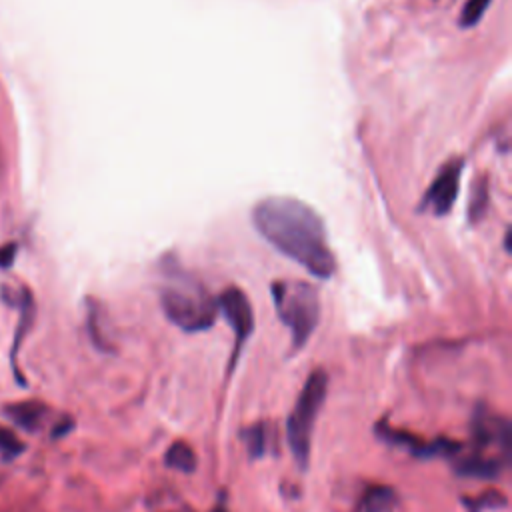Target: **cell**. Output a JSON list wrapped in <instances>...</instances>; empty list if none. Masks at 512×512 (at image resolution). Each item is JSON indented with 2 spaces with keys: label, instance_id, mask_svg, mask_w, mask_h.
<instances>
[{
  "label": "cell",
  "instance_id": "cell-2",
  "mask_svg": "<svg viewBox=\"0 0 512 512\" xmlns=\"http://www.w3.org/2000/svg\"><path fill=\"white\" fill-rule=\"evenodd\" d=\"M160 306L166 318L184 332H204L218 316L216 298L198 280L180 272L160 290Z\"/></svg>",
  "mask_w": 512,
  "mask_h": 512
},
{
  "label": "cell",
  "instance_id": "cell-4",
  "mask_svg": "<svg viewBox=\"0 0 512 512\" xmlns=\"http://www.w3.org/2000/svg\"><path fill=\"white\" fill-rule=\"evenodd\" d=\"M328 392V374L316 368L300 388L294 408L286 418V440L300 470L308 468L312 434Z\"/></svg>",
  "mask_w": 512,
  "mask_h": 512
},
{
  "label": "cell",
  "instance_id": "cell-11",
  "mask_svg": "<svg viewBox=\"0 0 512 512\" xmlns=\"http://www.w3.org/2000/svg\"><path fill=\"white\" fill-rule=\"evenodd\" d=\"M400 498L392 486L370 484L360 494L354 512H396Z\"/></svg>",
  "mask_w": 512,
  "mask_h": 512
},
{
  "label": "cell",
  "instance_id": "cell-3",
  "mask_svg": "<svg viewBox=\"0 0 512 512\" xmlns=\"http://www.w3.org/2000/svg\"><path fill=\"white\" fill-rule=\"evenodd\" d=\"M278 318L290 330L292 350L306 346L320 320V298L312 284L302 280H276L270 286Z\"/></svg>",
  "mask_w": 512,
  "mask_h": 512
},
{
  "label": "cell",
  "instance_id": "cell-14",
  "mask_svg": "<svg viewBox=\"0 0 512 512\" xmlns=\"http://www.w3.org/2000/svg\"><path fill=\"white\" fill-rule=\"evenodd\" d=\"M164 464L166 468H172V470H178V472H184V474H190L196 470V454L194 450L190 448V444L182 442V440H176L170 444V448L166 450L164 454Z\"/></svg>",
  "mask_w": 512,
  "mask_h": 512
},
{
  "label": "cell",
  "instance_id": "cell-16",
  "mask_svg": "<svg viewBox=\"0 0 512 512\" xmlns=\"http://www.w3.org/2000/svg\"><path fill=\"white\" fill-rule=\"evenodd\" d=\"M26 450L24 442L6 426L0 424V458L2 460H14Z\"/></svg>",
  "mask_w": 512,
  "mask_h": 512
},
{
  "label": "cell",
  "instance_id": "cell-5",
  "mask_svg": "<svg viewBox=\"0 0 512 512\" xmlns=\"http://www.w3.org/2000/svg\"><path fill=\"white\" fill-rule=\"evenodd\" d=\"M472 450L470 454L494 458L510 464L512 458V426L508 418L496 414L484 404H478L472 414Z\"/></svg>",
  "mask_w": 512,
  "mask_h": 512
},
{
  "label": "cell",
  "instance_id": "cell-1",
  "mask_svg": "<svg viewBox=\"0 0 512 512\" xmlns=\"http://www.w3.org/2000/svg\"><path fill=\"white\" fill-rule=\"evenodd\" d=\"M256 232L280 254L306 268L316 278H330L336 260L322 218L302 200L268 196L252 208Z\"/></svg>",
  "mask_w": 512,
  "mask_h": 512
},
{
  "label": "cell",
  "instance_id": "cell-8",
  "mask_svg": "<svg viewBox=\"0 0 512 512\" xmlns=\"http://www.w3.org/2000/svg\"><path fill=\"white\" fill-rule=\"evenodd\" d=\"M462 174V160L454 158L442 166V170L436 174V178L430 182L428 190L422 196L420 210L432 212L434 216H444L452 210L456 196H458V184Z\"/></svg>",
  "mask_w": 512,
  "mask_h": 512
},
{
  "label": "cell",
  "instance_id": "cell-9",
  "mask_svg": "<svg viewBox=\"0 0 512 512\" xmlns=\"http://www.w3.org/2000/svg\"><path fill=\"white\" fill-rule=\"evenodd\" d=\"M6 416L18 424L20 428H24L26 432H40L42 428L48 426V420L52 418V410L48 404H44L42 400H20V402H12L4 408Z\"/></svg>",
  "mask_w": 512,
  "mask_h": 512
},
{
  "label": "cell",
  "instance_id": "cell-6",
  "mask_svg": "<svg viewBox=\"0 0 512 512\" xmlns=\"http://www.w3.org/2000/svg\"><path fill=\"white\" fill-rule=\"evenodd\" d=\"M376 436L390 444V446H398V448H404L408 450L412 456L416 458H422V460H428V458H456L460 452H462V444L452 440V438H444V436H438L434 440H424L408 430H398V428H392L388 424V420H380L376 424Z\"/></svg>",
  "mask_w": 512,
  "mask_h": 512
},
{
  "label": "cell",
  "instance_id": "cell-17",
  "mask_svg": "<svg viewBox=\"0 0 512 512\" xmlns=\"http://www.w3.org/2000/svg\"><path fill=\"white\" fill-rule=\"evenodd\" d=\"M492 0H468L460 12V18H458V24L462 28H470L474 26L486 12V8L490 6Z\"/></svg>",
  "mask_w": 512,
  "mask_h": 512
},
{
  "label": "cell",
  "instance_id": "cell-18",
  "mask_svg": "<svg viewBox=\"0 0 512 512\" xmlns=\"http://www.w3.org/2000/svg\"><path fill=\"white\" fill-rule=\"evenodd\" d=\"M486 204H488V194H486V184L482 182H476L474 186V194H472V200H470V220L476 222L482 218L484 210H486Z\"/></svg>",
  "mask_w": 512,
  "mask_h": 512
},
{
  "label": "cell",
  "instance_id": "cell-12",
  "mask_svg": "<svg viewBox=\"0 0 512 512\" xmlns=\"http://www.w3.org/2000/svg\"><path fill=\"white\" fill-rule=\"evenodd\" d=\"M240 438L246 446L250 460H260L270 454L274 446V428L266 420L252 422L250 426L240 430Z\"/></svg>",
  "mask_w": 512,
  "mask_h": 512
},
{
  "label": "cell",
  "instance_id": "cell-15",
  "mask_svg": "<svg viewBox=\"0 0 512 512\" xmlns=\"http://www.w3.org/2000/svg\"><path fill=\"white\" fill-rule=\"evenodd\" d=\"M462 504L466 512H486V510H502L508 506V498L498 490H486L476 496H464Z\"/></svg>",
  "mask_w": 512,
  "mask_h": 512
},
{
  "label": "cell",
  "instance_id": "cell-19",
  "mask_svg": "<svg viewBox=\"0 0 512 512\" xmlns=\"http://www.w3.org/2000/svg\"><path fill=\"white\" fill-rule=\"evenodd\" d=\"M14 256H16V246L14 244L2 246L0 248V268H10L12 262H14Z\"/></svg>",
  "mask_w": 512,
  "mask_h": 512
},
{
  "label": "cell",
  "instance_id": "cell-20",
  "mask_svg": "<svg viewBox=\"0 0 512 512\" xmlns=\"http://www.w3.org/2000/svg\"><path fill=\"white\" fill-rule=\"evenodd\" d=\"M212 512H228V508H226L224 500H220V502L214 506V510H212Z\"/></svg>",
  "mask_w": 512,
  "mask_h": 512
},
{
  "label": "cell",
  "instance_id": "cell-10",
  "mask_svg": "<svg viewBox=\"0 0 512 512\" xmlns=\"http://www.w3.org/2000/svg\"><path fill=\"white\" fill-rule=\"evenodd\" d=\"M456 464H454V470L460 474V476H466V478H478V480H494L498 478L508 466L500 460H494V458H484V456H476V454H464L462 452L454 458Z\"/></svg>",
  "mask_w": 512,
  "mask_h": 512
},
{
  "label": "cell",
  "instance_id": "cell-13",
  "mask_svg": "<svg viewBox=\"0 0 512 512\" xmlns=\"http://www.w3.org/2000/svg\"><path fill=\"white\" fill-rule=\"evenodd\" d=\"M32 318H34V302H32V296H30V292L22 290V294H20V322H18L16 338H14V344H12V370H14V378L18 380L20 386H24L26 380H24L22 374H20L16 356H18V350H20V342H22L24 334L28 332V328H30V324H32Z\"/></svg>",
  "mask_w": 512,
  "mask_h": 512
},
{
  "label": "cell",
  "instance_id": "cell-7",
  "mask_svg": "<svg viewBox=\"0 0 512 512\" xmlns=\"http://www.w3.org/2000/svg\"><path fill=\"white\" fill-rule=\"evenodd\" d=\"M218 302V310L224 314L228 326L234 332V348H232V358H230V366L228 370L234 372V366L242 354V348L246 344V340L250 338V334L254 332V314H252V306L248 296L240 290V288H226Z\"/></svg>",
  "mask_w": 512,
  "mask_h": 512
}]
</instances>
